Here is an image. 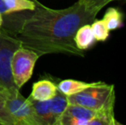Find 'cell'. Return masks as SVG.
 Returning a JSON list of instances; mask_svg holds the SVG:
<instances>
[{
    "instance_id": "obj_13",
    "label": "cell",
    "mask_w": 126,
    "mask_h": 125,
    "mask_svg": "<svg viewBox=\"0 0 126 125\" xmlns=\"http://www.w3.org/2000/svg\"><path fill=\"white\" fill-rule=\"evenodd\" d=\"M0 125H14L13 119L6 108L4 96L0 90Z\"/></svg>"
},
{
    "instance_id": "obj_16",
    "label": "cell",
    "mask_w": 126,
    "mask_h": 125,
    "mask_svg": "<svg viewBox=\"0 0 126 125\" xmlns=\"http://www.w3.org/2000/svg\"><path fill=\"white\" fill-rule=\"evenodd\" d=\"M3 23V15L0 13V33H1V30H2Z\"/></svg>"
},
{
    "instance_id": "obj_12",
    "label": "cell",
    "mask_w": 126,
    "mask_h": 125,
    "mask_svg": "<svg viewBox=\"0 0 126 125\" xmlns=\"http://www.w3.org/2000/svg\"><path fill=\"white\" fill-rule=\"evenodd\" d=\"M91 28L97 41H105L109 36L110 31L107 29L103 20L95 19L91 23Z\"/></svg>"
},
{
    "instance_id": "obj_9",
    "label": "cell",
    "mask_w": 126,
    "mask_h": 125,
    "mask_svg": "<svg viewBox=\"0 0 126 125\" xmlns=\"http://www.w3.org/2000/svg\"><path fill=\"white\" fill-rule=\"evenodd\" d=\"M74 41L76 47L81 52L91 48L97 42L92 30L91 24H85L80 27L75 34Z\"/></svg>"
},
{
    "instance_id": "obj_2",
    "label": "cell",
    "mask_w": 126,
    "mask_h": 125,
    "mask_svg": "<svg viewBox=\"0 0 126 125\" xmlns=\"http://www.w3.org/2000/svg\"><path fill=\"white\" fill-rule=\"evenodd\" d=\"M68 103L78 105L94 111L114 109L115 87L105 82H98L85 90L67 96Z\"/></svg>"
},
{
    "instance_id": "obj_14",
    "label": "cell",
    "mask_w": 126,
    "mask_h": 125,
    "mask_svg": "<svg viewBox=\"0 0 126 125\" xmlns=\"http://www.w3.org/2000/svg\"><path fill=\"white\" fill-rule=\"evenodd\" d=\"M78 1L84 4L88 9L99 13L108 3L113 1H118V0H78Z\"/></svg>"
},
{
    "instance_id": "obj_4",
    "label": "cell",
    "mask_w": 126,
    "mask_h": 125,
    "mask_svg": "<svg viewBox=\"0 0 126 125\" xmlns=\"http://www.w3.org/2000/svg\"><path fill=\"white\" fill-rule=\"evenodd\" d=\"M33 105L37 125H58L60 117L69 105L67 96L59 91L52 98L45 101L34 100L28 97Z\"/></svg>"
},
{
    "instance_id": "obj_11",
    "label": "cell",
    "mask_w": 126,
    "mask_h": 125,
    "mask_svg": "<svg viewBox=\"0 0 126 125\" xmlns=\"http://www.w3.org/2000/svg\"><path fill=\"white\" fill-rule=\"evenodd\" d=\"M103 22L109 31L117 30L123 26V14L117 8H109L106 10Z\"/></svg>"
},
{
    "instance_id": "obj_8",
    "label": "cell",
    "mask_w": 126,
    "mask_h": 125,
    "mask_svg": "<svg viewBox=\"0 0 126 125\" xmlns=\"http://www.w3.org/2000/svg\"><path fill=\"white\" fill-rule=\"evenodd\" d=\"M58 86L47 79H43L33 83L30 98L39 101H45L52 98L58 94Z\"/></svg>"
},
{
    "instance_id": "obj_1",
    "label": "cell",
    "mask_w": 126,
    "mask_h": 125,
    "mask_svg": "<svg viewBox=\"0 0 126 125\" xmlns=\"http://www.w3.org/2000/svg\"><path fill=\"white\" fill-rule=\"evenodd\" d=\"M98 12L88 9L81 2L62 10H53L36 0V7L22 22L16 38L22 47L42 57L65 53L83 57L76 47L74 37L80 27L91 24Z\"/></svg>"
},
{
    "instance_id": "obj_15",
    "label": "cell",
    "mask_w": 126,
    "mask_h": 125,
    "mask_svg": "<svg viewBox=\"0 0 126 125\" xmlns=\"http://www.w3.org/2000/svg\"><path fill=\"white\" fill-rule=\"evenodd\" d=\"M0 13L3 15V16H5L7 15H10V12L9 10V8L7 6L4 0H0Z\"/></svg>"
},
{
    "instance_id": "obj_17",
    "label": "cell",
    "mask_w": 126,
    "mask_h": 125,
    "mask_svg": "<svg viewBox=\"0 0 126 125\" xmlns=\"http://www.w3.org/2000/svg\"><path fill=\"white\" fill-rule=\"evenodd\" d=\"M125 1H126V0H125Z\"/></svg>"
},
{
    "instance_id": "obj_5",
    "label": "cell",
    "mask_w": 126,
    "mask_h": 125,
    "mask_svg": "<svg viewBox=\"0 0 126 125\" xmlns=\"http://www.w3.org/2000/svg\"><path fill=\"white\" fill-rule=\"evenodd\" d=\"M40 57L33 50L21 46L15 52L11 58V74L14 84L20 89L32 77L35 63Z\"/></svg>"
},
{
    "instance_id": "obj_3",
    "label": "cell",
    "mask_w": 126,
    "mask_h": 125,
    "mask_svg": "<svg viewBox=\"0 0 126 125\" xmlns=\"http://www.w3.org/2000/svg\"><path fill=\"white\" fill-rule=\"evenodd\" d=\"M20 89H2L6 108L13 119L14 125H37L34 111L28 98H24Z\"/></svg>"
},
{
    "instance_id": "obj_7",
    "label": "cell",
    "mask_w": 126,
    "mask_h": 125,
    "mask_svg": "<svg viewBox=\"0 0 126 125\" xmlns=\"http://www.w3.org/2000/svg\"><path fill=\"white\" fill-rule=\"evenodd\" d=\"M98 111L69 104L60 117L58 125H89Z\"/></svg>"
},
{
    "instance_id": "obj_10",
    "label": "cell",
    "mask_w": 126,
    "mask_h": 125,
    "mask_svg": "<svg viewBox=\"0 0 126 125\" xmlns=\"http://www.w3.org/2000/svg\"><path fill=\"white\" fill-rule=\"evenodd\" d=\"M95 84V82H85L81 81L72 80V79H66L63 80L58 84V90L65 96L76 94L80 93L88 87H92Z\"/></svg>"
},
{
    "instance_id": "obj_6",
    "label": "cell",
    "mask_w": 126,
    "mask_h": 125,
    "mask_svg": "<svg viewBox=\"0 0 126 125\" xmlns=\"http://www.w3.org/2000/svg\"><path fill=\"white\" fill-rule=\"evenodd\" d=\"M22 46L16 37L1 30L0 33V90L16 87L11 74V58L14 52Z\"/></svg>"
}]
</instances>
